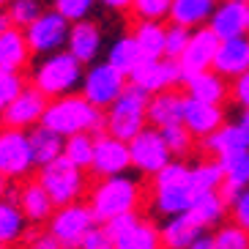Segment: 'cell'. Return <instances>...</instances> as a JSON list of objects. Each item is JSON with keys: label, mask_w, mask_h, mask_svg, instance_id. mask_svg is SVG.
<instances>
[{"label": "cell", "mask_w": 249, "mask_h": 249, "mask_svg": "<svg viewBox=\"0 0 249 249\" xmlns=\"http://www.w3.org/2000/svg\"><path fill=\"white\" fill-rule=\"evenodd\" d=\"M195 197L200 195L192 181V164L183 159H173L156 176H151V211L164 219L189 211Z\"/></svg>", "instance_id": "obj_1"}, {"label": "cell", "mask_w": 249, "mask_h": 249, "mask_svg": "<svg viewBox=\"0 0 249 249\" xmlns=\"http://www.w3.org/2000/svg\"><path fill=\"white\" fill-rule=\"evenodd\" d=\"M41 126L58 132L60 137H71L80 132H104V110L93 107L82 93H66L47 102Z\"/></svg>", "instance_id": "obj_2"}, {"label": "cell", "mask_w": 249, "mask_h": 249, "mask_svg": "<svg viewBox=\"0 0 249 249\" xmlns=\"http://www.w3.org/2000/svg\"><path fill=\"white\" fill-rule=\"evenodd\" d=\"M145 200V189L142 183L132 176H107L99 178V181L90 186L88 192V205L93 211L96 222H107L112 216H121V213H132L137 211Z\"/></svg>", "instance_id": "obj_3"}, {"label": "cell", "mask_w": 249, "mask_h": 249, "mask_svg": "<svg viewBox=\"0 0 249 249\" xmlns=\"http://www.w3.org/2000/svg\"><path fill=\"white\" fill-rule=\"evenodd\" d=\"M85 66L74 58L69 50H58L50 55H41L33 74H30V85L47 96V99H58V96L74 93L80 88Z\"/></svg>", "instance_id": "obj_4"}, {"label": "cell", "mask_w": 249, "mask_h": 249, "mask_svg": "<svg viewBox=\"0 0 249 249\" xmlns=\"http://www.w3.org/2000/svg\"><path fill=\"white\" fill-rule=\"evenodd\" d=\"M145 126H148V93H142L134 85H126L124 93L104 110V132L129 142Z\"/></svg>", "instance_id": "obj_5"}, {"label": "cell", "mask_w": 249, "mask_h": 249, "mask_svg": "<svg viewBox=\"0 0 249 249\" xmlns=\"http://www.w3.org/2000/svg\"><path fill=\"white\" fill-rule=\"evenodd\" d=\"M38 183L47 189L50 200L58 205H69V203H77V200L88 192V178H85V170H80L77 164L60 156V159L50 161L44 167H38Z\"/></svg>", "instance_id": "obj_6"}, {"label": "cell", "mask_w": 249, "mask_h": 249, "mask_svg": "<svg viewBox=\"0 0 249 249\" xmlns=\"http://www.w3.org/2000/svg\"><path fill=\"white\" fill-rule=\"evenodd\" d=\"M99 225L90 211L88 203H69V205H58L55 213L50 216V230L47 233L60 244V249H80L82 238Z\"/></svg>", "instance_id": "obj_7"}, {"label": "cell", "mask_w": 249, "mask_h": 249, "mask_svg": "<svg viewBox=\"0 0 249 249\" xmlns=\"http://www.w3.org/2000/svg\"><path fill=\"white\" fill-rule=\"evenodd\" d=\"M126 80H129V77L121 74L112 63H107V60H102V63H90V66L85 69V74H82L80 93L85 96L93 107L107 110L118 96L126 90V85H129Z\"/></svg>", "instance_id": "obj_8"}, {"label": "cell", "mask_w": 249, "mask_h": 249, "mask_svg": "<svg viewBox=\"0 0 249 249\" xmlns=\"http://www.w3.org/2000/svg\"><path fill=\"white\" fill-rule=\"evenodd\" d=\"M129 154H132V167L137 170L140 176H156L164 164L173 161L167 142L161 137V129L148 124L142 132H137L129 140Z\"/></svg>", "instance_id": "obj_9"}, {"label": "cell", "mask_w": 249, "mask_h": 249, "mask_svg": "<svg viewBox=\"0 0 249 249\" xmlns=\"http://www.w3.org/2000/svg\"><path fill=\"white\" fill-rule=\"evenodd\" d=\"M181 82H183L181 66H178V60H173V58H142L137 66H134V71L129 74V85L140 88L148 96L170 90V88H178Z\"/></svg>", "instance_id": "obj_10"}, {"label": "cell", "mask_w": 249, "mask_h": 249, "mask_svg": "<svg viewBox=\"0 0 249 249\" xmlns=\"http://www.w3.org/2000/svg\"><path fill=\"white\" fill-rule=\"evenodd\" d=\"M69 30H71V22L52 8V11H41L38 19H33L25 28V38H28V47L33 55H50V52H58L66 47Z\"/></svg>", "instance_id": "obj_11"}, {"label": "cell", "mask_w": 249, "mask_h": 249, "mask_svg": "<svg viewBox=\"0 0 249 249\" xmlns=\"http://www.w3.org/2000/svg\"><path fill=\"white\" fill-rule=\"evenodd\" d=\"M36 167L33 151H30V140L25 129H0V173L11 181L30 176V170Z\"/></svg>", "instance_id": "obj_12"}, {"label": "cell", "mask_w": 249, "mask_h": 249, "mask_svg": "<svg viewBox=\"0 0 249 249\" xmlns=\"http://www.w3.org/2000/svg\"><path fill=\"white\" fill-rule=\"evenodd\" d=\"M90 170H93L99 178L107 176H124L132 170V154H129V142L110 132L96 134L93 140V161H90Z\"/></svg>", "instance_id": "obj_13"}, {"label": "cell", "mask_w": 249, "mask_h": 249, "mask_svg": "<svg viewBox=\"0 0 249 249\" xmlns=\"http://www.w3.org/2000/svg\"><path fill=\"white\" fill-rule=\"evenodd\" d=\"M216 47H219V36H216L208 25L192 30L189 41H186V47H183V52H181V58H178V66H181L183 80H186V77H192V74H200V71L213 69Z\"/></svg>", "instance_id": "obj_14"}, {"label": "cell", "mask_w": 249, "mask_h": 249, "mask_svg": "<svg viewBox=\"0 0 249 249\" xmlns=\"http://www.w3.org/2000/svg\"><path fill=\"white\" fill-rule=\"evenodd\" d=\"M47 99L41 90H36L33 85L22 88L19 93L11 99V102L3 107V126L8 129H33L36 124H41V115L47 110Z\"/></svg>", "instance_id": "obj_15"}, {"label": "cell", "mask_w": 249, "mask_h": 249, "mask_svg": "<svg viewBox=\"0 0 249 249\" xmlns=\"http://www.w3.org/2000/svg\"><path fill=\"white\" fill-rule=\"evenodd\" d=\"M181 124L189 129L195 140H205L208 134H213L225 124V110H222V104H208V102L186 96Z\"/></svg>", "instance_id": "obj_16"}, {"label": "cell", "mask_w": 249, "mask_h": 249, "mask_svg": "<svg viewBox=\"0 0 249 249\" xmlns=\"http://www.w3.org/2000/svg\"><path fill=\"white\" fill-rule=\"evenodd\" d=\"M208 28L219 38L247 36L249 33V3L244 0H219L213 8Z\"/></svg>", "instance_id": "obj_17"}, {"label": "cell", "mask_w": 249, "mask_h": 249, "mask_svg": "<svg viewBox=\"0 0 249 249\" xmlns=\"http://www.w3.org/2000/svg\"><path fill=\"white\" fill-rule=\"evenodd\" d=\"M200 145L213 159H227V156H233V154L249 151V129H244L238 121H230V124L225 121L213 134L200 140Z\"/></svg>", "instance_id": "obj_18"}, {"label": "cell", "mask_w": 249, "mask_h": 249, "mask_svg": "<svg viewBox=\"0 0 249 249\" xmlns=\"http://www.w3.org/2000/svg\"><path fill=\"white\" fill-rule=\"evenodd\" d=\"M102 47H104V36H102V28H99L96 22H90V19L71 22L66 50L80 60L82 66L96 63V58L102 55Z\"/></svg>", "instance_id": "obj_19"}, {"label": "cell", "mask_w": 249, "mask_h": 249, "mask_svg": "<svg viewBox=\"0 0 249 249\" xmlns=\"http://www.w3.org/2000/svg\"><path fill=\"white\" fill-rule=\"evenodd\" d=\"M213 71H219L227 80H235L238 74L249 71V33L247 36L219 38L216 58H213Z\"/></svg>", "instance_id": "obj_20"}, {"label": "cell", "mask_w": 249, "mask_h": 249, "mask_svg": "<svg viewBox=\"0 0 249 249\" xmlns=\"http://www.w3.org/2000/svg\"><path fill=\"white\" fill-rule=\"evenodd\" d=\"M181 85L186 88V96L200 99V102H208V104H225L230 99V80L222 77L219 71H213V69L192 74Z\"/></svg>", "instance_id": "obj_21"}, {"label": "cell", "mask_w": 249, "mask_h": 249, "mask_svg": "<svg viewBox=\"0 0 249 249\" xmlns=\"http://www.w3.org/2000/svg\"><path fill=\"white\" fill-rule=\"evenodd\" d=\"M205 230L192 219L189 213H176V216H167L159 227L161 235V247L164 249H189L192 244L197 241Z\"/></svg>", "instance_id": "obj_22"}, {"label": "cell", "mask_w": 249, "mask_h": 249, "mask_svg": "<svg viewBox=\"0 0 249 249\" xmlns=\"http://www.w3.org/2000/svg\"><path fill=\"white\" fill-rule=\"evenodd\" d=\"M183 102H186V96L178 93L176 88L148 96V124L156 126V129L181 124V118H183Z\"/></svg>", "instance_id": "obj_23"}, {"label": "cell", "mask_w": 249, "mask_h": 249, "mask_svg": "<svg viewBox=\"0 0 249 249\" xmlns=\"http://www.w3.org/2000/svg\"><path fill=\"white\" fill-rule=\"evenodd\" d=\"M30 47L28 38H25L22 28H6L0 30V69H8V71H19V69L28 66L30 60Z\"/></svg>", "instance_id": "obj_24"}, {"label": "cell", "mask_w": 249, "mask_h": 249, "mask_svg": "<svg viewBox=\"0 0 249 249\" xmlns=\"http://www.w3.org/2000/svg\"><path fill=\"white\" fill-rule=\"evenodd\" d=\"M17 203H19L22 213L28 216V222H36V225L50 222V216L55 213V203L50 200L47 189L38 181L25 183L22 189H19V195H17Z\"/></svg>", "instance_id": "obj_25"}, {"label": "cell", "mask_w": 249, "mask_h": 249, "mask_svg": "<svg viewBox=\"0 0 249 249\" xmlns=\"http://www.w3.org/2000/svg\"><path fill=\"white\" fill-rule=\"evenodd\" d=\"M216 3L219 0H173L167 19L173 25H183V28H189V30L203 28V25H208Z\"/></svg>", "instance_id": "obj_26"}, {"label": "cell", "mask_w": 249, "mask_h": 249, "mask_svg": "<svg viewBox=\"0 0 249 249\" xmlns=\"http://www.w3.org/2000/svg\"><path fill=\"white\" fill-rule=\"evenodd\" d=\"M28 140H30V151H33L36 167H44V164H50V161L63 156V142H66V137H60L58 132H52L47 126L36 124L28 132Z\"/></svg>", "instance_id": "obj_27"}, {"label": "cell", "mask_w": 249, "mask_h": 249, "mask_svg": "<svg viewBox=\"0 0 249 249\" xmlns=\"http://www.w3.org/2000/svg\"><path fill=\"white\" fill-rule=\"evenodd\" d=\"M186 213H189L203 230H208V227L222 225V219L230 213V205H227L225 197H222V192H205V195L195 197V203L189 205Z\"/></svg>", "instance_id": "obj_28"}, {"label": "cell", "mask_w": 249, "mask_h": 249, "mask_svg": "<svg viewBox=\"0 0 249 249\" xmlns=\"http://www.w3.org/2000/svg\"><path fill=\"white\" fill-rule=\"evenodd\" d=\"M112 244H115V249H161V235L159 227L140 216L124 233H118Z\"/></svg>", "instance_id": "obj_29"}, {"label": "cell", "mask_w": 249, "mask_h": 249, "mask_svg": "<svg viewBox=\"0 0 249 249\" xmlns=\"http://www.w3.org/2000/svg\"><path fill=\"white\" fill-rule=\"evenodd\" d=\"M28 230V216L22 213L19 203L11 197H0V249L17 244Z\"/></svg>", "instance_id": "obj_30"}, {"label": "cell", "mask_w": 249, "mask_h": 249, "mask_svg": "<svg viewBox=\"0 0 249 249\" xmlns=\"http://www.w3.org/2000/svg\"><path fill=\"white\" fill-rule=\"evenodd\" d=\"M132 38L137 41L142 58H164V38H167V25L151 22V19H137L132 30Z\"/></svg>", "instance_id": "obj_31"}, {"label": "cell", "mask_w": 249, "mask_h": 249, "mask_svg": "<svg viewBox=\"0 0 249 249\" xmlns=\"http://www.w3.org/2000/svg\"><path fill=\"white\" fill-rule=\"evenodd\" d=\"M222 167H225V183H222V197L230 203L233 195L238 189H247L249 186V151H241V154H233L222 159Z\"/></svg>", "instance_id": "obj_32"}, {"label": "cell", "mask_w": 249, "mask_h": 249, "mask_svg": "<svg viewBox=\"0 0 249 249\" xmlns=\"http://www.w3.org/2000/svg\"><path fill=\"white\" fill-rule=\"evenodd\" d=\"M192 181H195L197 195H205V192H219L222 183H225V167H222V159L205 156V159L195 161V164H192Z\"/></svg>", "instance_id": "obj_33"}, {"label": "cell", "mask_w": 249, "mask_h": 249, "mask_svg": "<svg viewBox=\"0 0 249 249\" xmlns=\"http://www.w3.org/2000/svg\"><path fill=\"white\" fill-rule=\"evenodd\" d=\"M140 60H142V52H140L137 41L132 38V33L115 38L112 47L107 50V63H112V66H115L121 74H126V77L134 71V66H137Z\"/></svg>", "instance_id": "obj_34"}, {"label": "cell", "mask_w": 249, "mask_h": 249, "mask_svg": "<svg viewBox=\"0 0 249 249\" xmlns=\"http://www.w3.org/2000/svg\"><path fill=\"white\" fill-rule=\"evenodd\" d=\"M93 140H96V134H90V132H80V134L66 137V142H63V156L71 164H77L80 170H90V161H93Z\"/></svg>", "instance_id": "obj_35"}, {"label": "cell", "mask_w": 249, "mask_h": 249, "mask_svg": "<svg viewBox=\"0 0 249 249\" xmlns=\"http://www.w3.org/2000/svg\"><path fill=\"white\" fill-rule=\"evenodd\" d=\"M161 137H164V142H167L173 159H186V156H192V151H195V142H197V140L192 137V132H189L183 124L164 126V129H161Z\"/></svg>", "instance_id": "obj_36"}, {"label": "cell", "mask_w": 249, "mask_h": 249, "mask_svg": "<svg viewBox=\"0 0 249 249\" xmlns=\"http://www.w3.org/2000/svg\"><path fill=\"white\" fill-rule=\"evenodd\" d=\"M213 249H249V230L235 222H222L213 230Z\"/></svg>", "instance_id": "obj_37"}, {"label": "cell", "mask_w": 249, "mask_h": 249, "mask_svg": "<svg viewBox=\"0 0 249 249\" xmlns=\"http://www.w3.org/2000/svg\"><path fill=\"white\" fill-rule=\"evenodd\" d=\"M41 11H44V8H41V0H8V8H6L11 25H14V28H22V30L28 28L33 19H38Z\"/></svg>", "instance_id": "obj_38"}, {"label": "cell", "mask_w": 249, "mask_h": 249, "mask_svg": "<svg viewBox=\"0 0 249 249\" xmlns=\"http://www.w3.org/2000/svg\"><path fill=\"white\" fill-rule=\"evenodd\" d=\"M170 6L173 0H132L134 19H151V22H164L170 17Z\"/></svg>", "instance_id": "obj_39"}, {"label": "cell", "mask_w": 249, "mask_h": 249, "mask_svg": "<svg viewBox=\"0 0 249 249\" xmlns=\"http://www.w3.org/2000/svg\"><path fill=\"white\" fill-rule=\"evenodd\" d=\"M96 0H55V11L63 14L69 22H80V19H88L90 11H93Z\"/></svg>", "instance_id": "obj_40"}, {"label": "cell", "mask_w": 249, "mask_h": 249, "mask_svg": "<svg viewBox=\"0 0 249 249\" xmlns=\"http://www.w3.org/2000/svg\"><path fill=\"white\" fill-rule=\"evenodd\" d=\"M189 28H183V25H167V38H164V58H173L178 60L181 58L183 47L189 41Z\"/></svg>", "instance_id": "obj_41"}, {"label": "cell", "mask_w": 249, "mask_h": 249, "mask_svg": "<svg viewBox=\"0 0 249 249\" xmlns=\"http://www.w3.org/2000/svg\"><path fill=\"white\" fill-rule=\"evenodd\" d=\"M227 205H230V219H233L235 225H241L244 230H249V186L235 192L233 200Z\"/></svg>", "instance_id": "obj_42"}, {"label": "cell", "mask_w": 249, "mask_h": 249, "mask_svg": "<svg viewBox=\"0 0 249 249\" xmlns=\"http://www.w3.org/2000/svg\"><path fill=\"white\" fill-rule=\"evenodd\" d=\"M22 88H25V82H22V77H19V71L0 69V99H3V102L8 104Z\"/></svg>", "instance_id": "obj_43"}, {"label": "cell", "mask_w": 249, "mask_h": 249, "mask_svg": "<svg viewBox=\"0 0 249 249\" xmlns=\"http://www.w3.org/2000/svg\"><path fill=\"white\" fill-rule=\"evenodd\" d=\"M230 99L241 110H249V71H244L235 80H230Z\"/></svg>", "instance_id": "obj_44"}, {"label": "cell", "mask_w": 249, "mask_h": 249, "mask_svg": "<svg viewBox=\"0 0 249 249\" xmlns=\"http://www.w3.org/2000/svg\"><path fill=\"white\" fill-rule=\"evenodd\" d=\"M80 249H115V244H112L110 233H107L104 227L96 225L93 230H90V233L85 235V238H82Z\"/></svg>", "instance_id": "obj_45"}, {"label": "cell", "mask_w": 249, "mask_h": 249, "mask_svg": "<svg viewBox=\"0 0 249 249\" xmlns=\"http://www.w3.org/2000/svg\"><path fill=\"white\" fill-rule=\"evenodd\" d=\"M30 249H60V244L52 238L50 233H41V235H33L30 241Z\"/></svg>", "instance_id": "obj_46"}, {"label": "cell", "mask_w": 249, "mask_h": 249, "mask_svg": "<svg viewBox=\"0 0 249 249\" xmlns=\"http://www.w3.org/2000/svg\"><path fill=\"white\" fill-rule=\"evenodd\" d=\"M96 3H102L107 11H129L132 8V0H96Z\"/></svg>", "instance_id": "obj_47"}, {"label": "cell", "mask_w": 249, "mask_h": 249, "mask_svg": "<svg viewBox=\"0 0 249 249\" xmlns=\"http://www.w3.org/2000/svg\"><path fill=\"white\" fill-rule=\"evenodd\" d=\"M189 249H213V238H211V235H200V238H197V241H195V244H192V247Z\"/></svg>", "instance_id": "obj_48"}, {"label": "cell", "mask_w": 249, "mask_h": 249, "mask_svg": "<svg viewBox=\"0 0 249 249\" xmlns=\"http://www.w3.org/2000/svg\"><path fill=\"white\" fill-rule=\"evenodd\" d=\"M8 181H11V178H6L3 173H0V197H6L8 195Z\"/></svg>", "instance_id": "obj_49"}, {"label": "cell", "mask_w": 249, "mask_h": 249, "mask_svg": "<svg viewBox=\"0 0 249 249\" xmlns=\"http://www.w3.org/2000/svg\"><path fill=\"white\" fill-rule=\"evenodd\" d=\"M235 121H238V124H241L244 129H249V110H241V112H238V118H235Z\"/></svg>", "instance_id": "obj_50"}, {"label": "cell", "mask_w": 249, "mask_h": 249, "mask_svg": "<svg viewBox=\"0 0 249 249\" xmlns=\"http://www.w3.org/2000/svg\"><path fill=\"white\" fill-rule=\"evenodd\" d=\"M6 28H11V19H8L6 11H0V30H6Z\"/></svg>", "instance_id": "obj_51"}, {"label": "cell", "mask_w": 249, "mask_h": 249, "mask_svg": "<svg viewBox=\"0 0 249 249\" xmlns=\"http://www.w3.org/2000/svg\"><path fill=\"white\" fill-rule=\"evenodd\" d=\"M3 107H6V102H3V99H0V118H3Z\"/></svg>", "instance_id": "obj_52"}, {"label": "cell", "mask_w": 249, "mask_h": 249, "mask_svg": "<svg viewBox=\"0 0 249 249\" xmlns=\"http://www.w3.org/2000/svg\"><path fill=\"white\" fill-rule=\"evenodd\" d=\"M3 3H6V0H0V8H3Z\"/></svg>", "instance_id": "obj_53"}, {"label": "cell", "mask_w": 249, "mask_h": 249, "mask_svg": "<svg viewBox=\"0 0 249 249\" xmlns=\"http://www.w3.org/2000/svg\"><path fill=\"white\" fill-rule=\"evenodd\" d=\"M244 3H249V0H244Z\"/></svg>", "instance_id": "obj_54"}]
</instances>
